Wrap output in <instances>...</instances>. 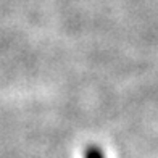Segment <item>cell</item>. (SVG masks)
<instances>
[{
    "instance_id": "obj_1",
    "label": "cell",
    "mask_w": 158,
    "mask_h": 158,
    "mask_svg": "<svg viewBox=\"0 0 158 158\" xmlns=\"http://www.w3.org/2000/svg\"><path fill=\"white\" fill-rule=\"evenodd\" d=\"M85 158H103V155H102V152H100L98 148L92 147V148L87 150V153H85Z\"/></svg>"
}]
</instances>
